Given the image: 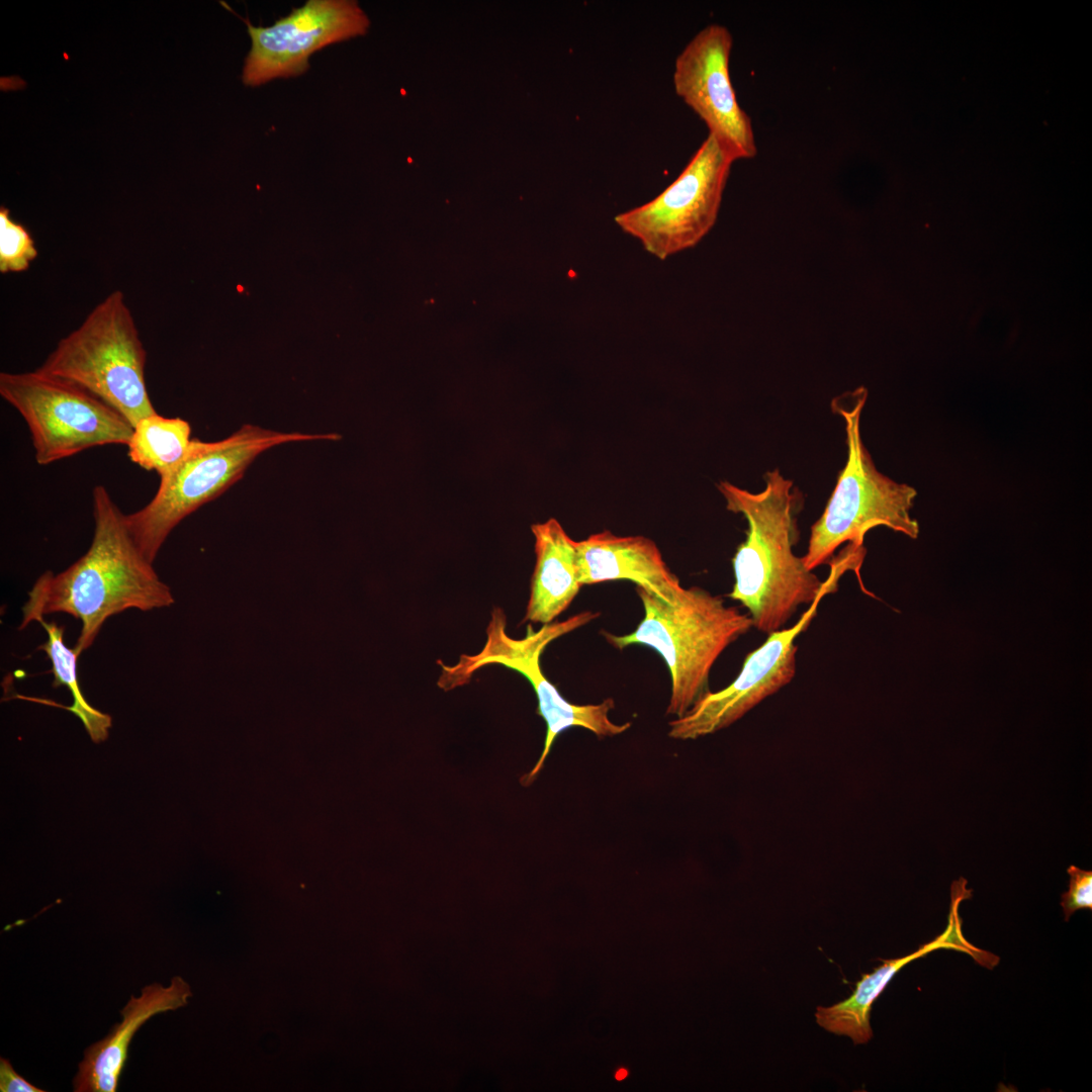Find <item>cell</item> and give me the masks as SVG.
Here are the masks:
<instances>
[{"label": "cell", "mask_w": 1092, "mask_h": 1092, "mask_svg": "<svg viewBox=\"0 0 1092 1092\" xmlns=\"http://www.w3.org/2000/svg\"><path fill=\"white\" fill-rule=\"evenodd\" d=\"M763 479L765 486L758 492L728 481H721L718 489L727 510L741 514L748 525L732 559L735 580L728 597L747 609L753 627L770 634L783 629L801 605H811L833 589L842 570L860 565L863 554L848 545L831 565L828 580L821 581L793 551L799 540V491L778 468L765 472Z\"/></svg>", "instance_id": "6da1fadb"}, {"label": "cell", "mask_w": 1092, "mask_h": 1092, "mask_svg": "<svg viewBox=\"0 0 1092 1092\" xmlns=\"http://www.w3.org/2000/svg\"><path fill=\"white\" fill-rule=\"evenodd\" d=\"M94 532L87 552L60 573L43 572L28 592L19 629L46 615L65 613L80 620L74 648L79 655L95 641L105 621L128 609L151 611L174 603L164 583L133 542L125 515L103 485L92 492Z\"/></svg>", "instance_id": "7a4b0ae2"}, {"label": "cell", "mask_w": 1092, "mask_h": 1092, "mask_svg": "<svg viewBox=\"0 0 1092 1092\" xmlns=\"http://www.w3.org/2000/svg\"><path fill=\"white\" fill-rule=\"evenodd\" d=\"M644 616L626 635L603 632L618 649L646 645L664 659L671 681L666 715L680 717L708 692L710 671L722 652L753 627L748 614L708 590L682 587L670 601L637 587Z\"/></svg>", "instance_id": "3957f363"}, {"label": "cell", "mask_w": 1092, "mask_h": 1092, "mask_svg": "<svg viewBox=\"0 0 1092 1092\" xmlns=\"http://www.w3.org/2000/svg\"><path fill=\"white\" fill-rule=\"evenodd\" d=\"M866 399L867 391L860 387L831 403L844 420L847 460L823 514L811 527L802 557L809 570L826 563L844 542L862 547L866 534L879 526L912 539L919 535V525L910 515L917 491L881 473L862 443L859 420Z\"/></svg>", "instance_id": "277c9868"}, {"label": "cell", "mask_w": 1092, "mask_h": 1092, "mask_svg": "<svg viewBox=\"0 0 1092 1092\" xmlns=\"http://www.w3.org/2000/svg\"><path fill=\"white\" fill-rule=\"evenodd\" d=\"M146 361L125 296L114 290L59 341L36 369L82 387L134 427L157 413L147 389Z\"/></svg>", "instance_id": "5b68a950"}, {"label": "cell", "mask_w": 1092, "mask_h": 1092, "mask_svg": "<svg viewBox=\"0 0 1092 1092\" xmlns=\"http://www.w3.org/2000/svg\"><path fill=\"white\" fill-rule=\"evenodd\" d=\"M338 438L331 433H284L247 424L219 441L192 439L184 458L160 477L154 497L139 511L125 515L127 530L142 554L153 563L171 531L240 480L261 453L290 442Z\"/></svg>", "instance_id": "8992f818"}, {"label": "cell", "mask_w": 1092, "mask_h": 1092, "mask_svg": "<svg viewBox=\"0 0 1092 1092\" xmlns=\"http://www.w3.org/2000/svg\"><path fill=\"white\" fill-rule=\"evenodd\" d=\"M598 616V613L583 612L565 621L545 624L538 630L529 624L526 635L516 639L507 633V617L504 611L495 607L486 627V641L478 653L462 654L453 665L438 661L442 671L437 685L444 691L468 684L478 669L490 664H499L518 671L531 684L538 700L537 712L546 722V735L539 759L530 772L521 778V784L525 787L530 786L542 770L555 739L563 731L571 727H581L602 738L622 734L631 727L630 722L617 724L610 719L609 713L615 707L613 699L590 705L569 703L544 675L541 668V655L550 642Z\"/></svg>", "instance_id": "52a82bcc"}, {"label": "cell", "mask_w": 1092, "mask_h": 1092, "mask_svg": "<svg viewBox=\"0 0 1092 1092\" xmlns=\"http://www.w3.org/2000/svg\"><path fill=\"white\" fill-rule=\"evenodd\" d=\"M0 395L23 418L39 465L105 445H127L133 427L82 387L35 369L0 373Z\"/></svg>", "instance_id": "ba28073f"}, {"label": "cell", "mask_w": 1092, "mask_h": 1092, "mask_svg": "<svg viewBox=\"0 0 1092 1092\" xmlns=\"http://www.w3.org/2000/svg\"><path fill=\"white\" fill-rule=\"evenodd\" d=\"M734 160L708 134L676 179L652 200L615 216L652 256L695 247L716 222Z\"/></svg>", "instance_id": "9c48e42d"}, {"label": "cell", "mask_w": 1092, "mask_h": 1092, "mask_svg": "<svg viewBox=\"0 0 1092 1092\" xmlns=\"http://www.w3.org/2000/svg\"><path fill=\"white\" fill-rule=\"evenodd\" d=\"M251 38L242 81L257 87L279 78L298 77L312 54L335 42L364 34L369 19L356 1L307 0L269 26L243 19Z\"/></svg>", "instance_id": "30bf717a"}, {"label": "cell", "mask_w": 1092, "mask_h": 1092, "mask_svg": "<svg viewBox=\"0 0 1092 1092\" xmlns=\"http://www.w3.org/2000/svg\"><path fill=\"white\" fill-rule=\"evenodd\" d=\"M733 38L713 23L701 29L674 62L675 93L705 122L730 157L752 159L757 147L751 119L740 107L729 74Z\"/></svg>", "instance_id": "8fae6325"}, {"label": "cell", "mask_w": 1092, "mask_h": 1092, "mask_svg": "<svg viewBox=\"0 0 1092 1092\" xmlns=\"http://www.w3.org/2000/svg\"><path fill=\"white\" fill-rule=\"evenodd\" d=\"M825 595L819 596L795 625L768 634L759 647L746 655L739 674L729 686L718 692L708 691L685 715L669 722L668 736L691 740L716 733L787 686L796 674L795 640L809 627Z\"/></svg>", "instance_id": "7c38bea8"}, {"label": "cell", "mask_w": 1092, "mask_h": 1092, "mask_svg": "<svg viewBox=\"0 0 1092 1092\" xmlns=\"http://www.w3.org/2000/svg\"><path fill=\"white\" fill-rule=\"evenodd\" d=\"M966 886L967 880L964 878L952 882L947 925L940 935L913 953L884 961L873 973L862 976L853 993L844 1001L829 1007H818L815 1013L817 1023L829 1032L850 1037L855 1044L868 1042L873 1036L870 1014L874 1001L904 966L936 949L968 953L981 966L993 969L999 963V957L970 943L962 931L959 907L962 901L972 897V890Z\"/></svg>", "instance_id": "4fadbf2b"}, {"label": "cell", "mask_w": 1092, "mask_h": 1092, "mask_svg": "<svg viewBox=\"0 0 1092 1092\" xmlns=\"http://www.w3.org/2000/svg\"><path fill=\"white\" fill-rule=\"evenodd\" d=\"M190 996L189 985L179 976L172 978L168 987L154 983L144 987L139 997L131 996L120 1011L121 1022L84 1051L73 1090L115 1092L135 1032L154 1015L185 1006Z\"/></svg>", "instance_id": "5bb4252c"}, {"label": "cell", "mask_w": 1092, "mask_h": 1092, "mask_svg": "<svg viewBox=\"0 0 1092 1092\" xmlns=\"http://www.w3.org/2000/svg\"><path fill=\"white\" fill-rule=\"evenodd\" d=\"M581 585L626 579L664 601L684 587L668 568L655 542L644 536H618L610 531L576 541Z\"/></svg>", "instance_id": "9a60e30c"}, {"label": "cell", "mask_w": 1092, "mask_h": 1092, "mask_svg": "<svg viewBox=\"0 0 1092 1092\" xmlns=\"http://www.w3.org/2000/svg\"><path fill=\"white\" fill-rule=\"evenodd\" d=\"M531 530L535 537L536 564L524 620L545 625L569 607L582 586L576 541L553 518L532 525Z\"/></svg>", "instance_id": "2e32d148"}, {"label": "cell", "mask_w": 1092, "mask_h": 1092, "mask_svg": "<svg viewBox=\"0 0 1092 1092\" xmlns=\"http://www.w3.org/2000/svg\"><path fill=\"white\" fill-rule=\"evenodd\" d=\"M190 436L187 421L155 413L134 425L126 445L127 455L131 462L162 477L184 458L192 441Z\"/></svg>", "instance_id": "e0dca14e"}, {"label": "cell", "mask_w": 1092, "mask_h": 1092, "mask_svg": "<svg viewBox=\"0 0 1092 1092\" xmlns=\"http://www.w3.org/2000/svg\"><path fill=\"white\" fill-rule=\"evenodd\" d=\"M48 634L46 643L37 647L47 653L52 663L54 675L53 688L67 687L73 697V704L69 707L58 705L47 700L31 699L49 705L62 707L72 712L83 723L92 741L98 743L104 741L111 727V717L92 707L81 693L78 680V658L76 649L69 648L64 642V627L56 622H48L44 619L38 622Z\"/></svg>", "instance_id": "ac0fdd59"}, {"label": "cell", "mask_w": 1092, "mask_h": 1092, "mask_svg": "<svg viewBox=\"0 0 1092 1092\" xmlns=\"http://www.w3.org/2000/svg\"><path fill=\"white\" fill-rule=\"evenodd\" d=\"M37 249L29 231L14 220L10 210L0 207V272L18 273L27 270L37 257Z\"/></svg>", "instance_id": "d6986e66"}, {"label": "cell", "mask_w": 1092, "mask_h": 1092, "mask_svg": "<svg viewBox=\"0 0 1092 1092\" xmlns=\"http://www.w3.org/2000/svg\"><path fill=\"white\" fill-rule=\"evenodd\" d=\"M1067 873L1070 876L1069 889L1062 894L1061 900L1066 921L1077 910L1092 909V872L1070 866Z\"/></svg>", "instance_id": "ffe728a7"}, {"label": "cell", "mask_w": 1092, "mask_h": 1092, "mask_svg": "<svg viewBox=\"0 0 1092 1092\" xmlns=\"http://www.w3.org/2000/svg\"><path fill=\"white\" fill-rule=\"evenodd\" d=\"M0 1091L1 1092H43L42 1089L32 1085L26 1079L15 1072L10 1061L0 1058Z\"/></svg>", "instance_id": "44dd1931"}, {"label": "cell", "mask_w": 1092, "mask_h": 1092, "mask_svg": "<svg viewBox=\"0 0 1092 1092\" xmlns=\"http://www.w3.org/2000/svg\"><path fill=\"white\" fill-rule=\"evenodd\" d=\"M626 1076H627V1071H626V1070H623V1069H622V1070H619V1071L617 1072V1074H616V1078H617L618 1080H623V1079H624V1078H625Z\"/></svg>", "instance_id": "7402d4cb"}]
</instances>
